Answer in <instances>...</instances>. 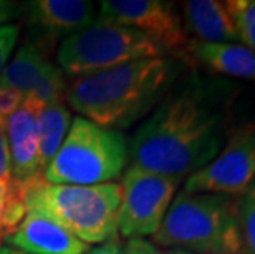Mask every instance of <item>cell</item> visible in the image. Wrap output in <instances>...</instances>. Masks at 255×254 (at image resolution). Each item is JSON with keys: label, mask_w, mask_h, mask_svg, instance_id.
<instances>
[{"label": "cell", "mask_w": 255, "mask_h": 254, "mask_svg": "<svg viewBox=\"0 0 255 254\" xmlns=\"http://www.w3.org/2000/svg\"><path fill=\"white\" fill-rule=\"evenodd\" d=\"M0 254H23V253H20L17 250H13V248H8L5 245H0Z\"/></svg>", "instance_id": "cell-27"}, {"label": "cell", "mask_w": 255, "mask_h": 254, "mask_svg": "<svg viewBox=\"0 0 255 254\" xmlns=\"http://www.w3.org/2000/svg\"><path fill=\"white\" fill-rule=\"evenodd\" d=\"M151 243L193 254H247L237 198L218 193L180 192L173 198Z\"/></svg>", "instance_id": "cell-3"}, {"label": "cell", "mask_w": 255, "mask_h": 254, "mask_svg": "<svg viewBox=\"0 0 255 254\" xmlns=\"http://www.w3.org/2000/svg\"><path fill=\"white\" fill-rule=\"evenodd\" d=\"M20 38V25L7 23L0 26V76H2L5 66L8 64V59L17 46Z\"/></svg>", "instance_id": "cell-21"}, {"label": "cell", "mask_w": 255, "mask_h": 254, "mask_svg": "<svg viewBox=\"0 0 255 254\" xmlns=\"http://www.w3.org/2000/svg\"><path fill=\"white\" fill-rule=\"evenodd\" d=\"M8 147H7V137H5V121L0 119V178H8Z\"/></svg>", "instance_id": "cell-25"}, {"label": "cell", "mask_w": 255, "mask_h": 254, "mask_svg": "<svg viewBox=\"0 0 255 254\" xmlns=\"http://www.w3.org/2000/svg\"><path fill=\"white\" fill-rule=\"evenodd\" d=\"M50 63L45 46L40 43H23L5 66L0 76V88L18 91L26 96Z\"/></svg>", "instance_id": "cell-15"}, {"label": "cell", "mask_w": 255, "mask_h": 254, "mask_svg": "<svg viewBox=\"0 0 255 254\" xmlns=\"http://www.w3.org/2000/svg\"><path fill=\"white\" fill-rule=\"evenodd\" d=\"M124 245L126 254H168V251L155 246L150 240H127Z\"/></svg>", "instance_id": "cell-23"}, {"label": "cell", "mask_w": 255, "mask_h": 254, "mask_svg": "<svg viewBox=\"0 0 255 254\" xmlns=\"http://www.w3.org/2000/svg\"><path fill=\"white\" fill-rule=\"evenodd\" d=\"M26 18L50 36H69L97 20V7L88 0H33L25 5Z\"/></svg>", "instance_id": "cell-12"}, {"label": "cell", "mask_w": 255, "mask_h": 254, "mask_svg": "<svg viewBox=\"0 0 255 254\" xmlns=\"http://www.w3.org/2000/svg\"><path fill=\"white\" fill-rule=\"evenodd\" d=\"M41 107L38 101L23 98L18 109L5 119L10 177L21 187L43 178L38 167V116Z\"/></svg>", "instance_id": "cell-10"}, {"label": "cell", "mask_w": 255, "mask_h": 254, "mask_svg": "<svg viewBox=\"0 0 255 254\" xmlns=\"http://www.w3.org/2000/svg\"><path fill=\"white\" fill-rule=\"evenodd\" d=\"M71 122V112L64 102L41 107L38 116V167L41 175L66 139Z\"/></svg>", "instance_id": "cell-16"}, {"label": "cell", "mask_w": 255, "mask_h": 254, "mask_svg": "<svg viewBox=\"0 0 255 254\" xmlns=\"http://www.w3.org/2000/svg\"><path fill=\"white\" fill-rule=\"evenodd\" d=\"M2 245L23 254H88L89 251V245L33 212H26Z\"/></svg>", "instance_id": "cell-11"}, {"label": "cell", "mask_w": 255, "mask_h": 254, "mask_svg": "<svg viewBox=\"0 0 255 254\" xmlns=\"http://www.w3.org/2000/svg\"><path fill=\"white\" fill-rule=\"evenodd\" d=\"M66 94H68V84H66V78H64V73L59 69V66L50 63L45 71H43L41 78L38 79L35 88L25 98H31L43 106H48V104L64 102L66 101L64 99Z\"/></svg>", "instance_id": "cell-18"}, {"label": "cell", "mask_w": 255, "mask_h": 254, "mask_svg": "<svg viewBox=\"0 0 255 254\" xmlns=\"http://www.w3.org/2000/svg\"><path fill=\"white\" fill-rule=\"evenodd\" d=\"M26 207L23 190L17 182L0 178V245L25 218Z\"/></svg>", "instance_id": "cell-17"}, {"label": "cell", "mask_w": 255, "mask_h": 254, "mask_svg": "<svg viewBox=\"0 0 255 254\" xmlns=\"http://www.w3.org/2000/svg\"><path fill=\"white\" fill-rule=\"evenodd\" d=\"M183 25L204 43H237V33L224 2L188 0L181 3ZM184 28V30H186Z\"/></svg>", "instance_id": "cell-13"}, {"label": "cell", "mask_w": 255, "mask_h": 254, "mask_svg": "<svg viewBox=\"0 0 255 254\" xmlns=\"http://www.w3.org/2000/svg\"><path fill=\"white\" fill-rule=\"evenodd\" d=\"M20 13V7L13 2H7V0H0V26L7 25L8 20L15 18Z\"/></svg>", "instance_id": "cell-26"}, {"label": "cell", "mask_w": 255, "mask_h": 254, "mask_svg": "<svg viewBox=\"0 0 255 254\" xmlns=\"http://www.w3.org/2000/svg\"><path fill=\"white\" fill-rule=\"evenodd\" d=\"M21 190L26 212L51 220L86 245H101L119 235L121 183L79 187L56 185L36 178Z\"/></svg>", "instance_id": "cell-4"}, {"label": "cell", "mask_w": 255, "mask_h": 254, "mask_svg": "<svg viewBox=\"0 0 255 254\" xmlns=\"http://www.w3.org/2000/svg\"><path fill=\"white\" fill-rule=\"evenodd\" d=\"M221 145V112L199 88H184L145 119L128 154L132 165L181 182L209 164Z\"/></svg>", "instance_id": "cell-1"}, {"label": "cell", "mask_w": 255, "mask_h": 254, "mask_svg": "<svg viewBox=\"0 0 255 254\" xmlns=\"http://www.w3.org/2000/svg\"><path fill=\"white\" fill-rule=\"evenodd\" d=\"M160 56H168V53L137 30L99 18L88 28L63 38L58 48L59 69L71 78Z\"/></svg>", "instance_id": "cell-6"}, {"label": "cell", "mask_w": 255, "mask_h": 254, "mask_svg": "<svg viewBox=\"0 0 255 254\" xmlns=\"http://www.w3.org/2000/svg\"><path fill=\"white\" fill-rule=\"evenodd\" d=\"M176 74L168 56L135 59L73 78L66 101L81 117L106 129H124L156 104Z\"/></svg>", "instance_id": "cell-2"}, {"label": "cell", "mask_w": 255, "mask_h": 254, "mask_svg": "<svg viewBox=\"0 0 255 254\" xmlns=\"http://www.w3.org/2000/svg\"><path fill=\"white\" fill-rule=\"evenodd\" d=\"M224 3L234 23L239 43L255 53V0H227Z\"/></svg>", "instance_id": "cell-19"}, {"label": "cell", "mask_w": 255, "mask_h": 254, "mask_svg": "<svg viewBox=\"0 0 255 254\" xmlns=\"http://www.w3.org/2000/svg\"><path fill=\"white\" fill-rule=\"evenodd\" d=\"M180 180L130 165L121 182L117 233L126 240H146L160 230L176 197Z\"/></svg>", "instance_id": "cell-7"}, {"label": "cell", "mask_w": 255, "mask_h": 254, "mask_svg": "<svg viewBox=\"0 0 255 254\" xmlns=\"http://www.w3.org/2000/svg\"><path fill=\"white\" fill-rule=\"evenodd\" d=\"M88 254H126V245L122 243L121 236L116 235L101 245L89 248Z\"/></svg>", "instance_id": "cell-24"}, {"label": "cell", "mask_w": 255, "mask_h": 254, "mask_svg": "<svg viewBox=\"0 0 255 254\" xmlns=\"http://www.w3.org/2000/svg\"><path fill=\"white\" fill-rule=\"evenodd\" d=\"M128 144L114 129L74 117L43 180L56 185H102L121 178L128 165Z\"/></svg>", "instance_id": "cell-5"}, {"label": "cell", "mask_w": 255, "mask_h": 254, "mask_svg": "<svg viewBox=\"0 0 255 254\" xmlns=\"http://www.w3.org/2000/svg\"><path fill=\"white\" fill-rule=\"evenodd\" d=\"M237 213L247 254H255V178L247 190L237 197Z\"/></svg>", "instance_id": "cell-20"}, {"label": "cell", "mask_w": 255, "mask_h": 254, "mask_svg": "<svg viewBox=\"0 0 255 254\" xmlns=\"http://www.w3.org/2000/svg\"><path fill=\"white\" fill-rule=\"evenodd\" d=\"M188 51L198 63L224 76L255 81V53L242 43L189 41Z\"/></svg>", "instance_id": "cell-14"}, {"label": "cell", "mask_w": 255, "mask_h": 254, "mask_svg": "<svg viewBox=\"0 0 255 254\" xmlns=\"http://www.w3.org/2000/svg\"><path fill=\"white\" fill-rule=\"evenodd\" d=\"M255 178V126L241 127L209 164L184 182L183 192L241 197Z\"/></svg>", "instance_id": "cell-8"}, {"label": "cell", "mask_w": 255, "mask_h": 254, "mask_svg": "<svg viewBox=\"0 0 255 254\" xmlns=\"http://www.w3.org/2000/svg\"><path fill=\"white\" fill-rule=\"evenodd\" d=\"M168 254H193V253H186V251H180V250H166Z\"/></svg>", "instance_id": "cell-28"}, {"label": "cell", "mask_w": 255, "mask_h": 254, "mask_svg": "<svg viewBox=\"0 0 255 254\" xmlns=\"http://www.w3.org/2000/svg\"><path fill=\"white\" fill-rule=\"evenodd\" d=\"M97 18L128 26L171 55L188 46V33L176 5L165 0H104Z\"/></svg>", "instance_id": "cell-9"}, {"label": "cell", "mask_w": 255, "mask_h": 254, "mask_svg": "<svg viewBox=\"0 0 255 254\" xmlns=\"http://www.w3.org/2000/svg\"><path fill=\"white\" fill-rule=\"evenodd\" d=\"M23 94H20L18 91L13 89H5L0 88V119H7L18 109L20 104L23 102Z\"/></svg>", "instance_id": "cell-22"}]
</instances>
